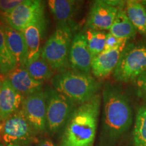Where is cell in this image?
Returning a JSON list of instances; mask_svg holds the SVG:
<instances>
[{
	"label": "cell",
	"mask_w": 146,
	"mask_h": 146,
	"mask_svg": "<svg viewBox=\"0 0 146 146\" xmlns=\"http://www.w3.org/2000/svg\"><path fill=\"white\" fill-rule=\"evenodd\" d=\"M102 104L100 146H119L133 124L130 100L120 85L108 81L102 89Z\"/></svg>",
	"instance_id": "6da1fadb"
},
{
	"label": "cell",
	"mask_w": 146,
	"mask_h": 146,
	"mask_svg": "<svg viewBox=\"0 0 146 146\" xmlns=\"http://www.w3.org/2000/svg\"><path fill=\"white\" fill-rule=\"evenodd\" d=\"M102 95L76 106L62 132L60 146H93L96 137Z\"/></svg>",
	"instance_id": "7a4b0ae2"
},
{
	"label": "cell",
	"mask_w": 146,
	"mask_h": 146,
	"mask_svg": "<svg viewBox=\"0 0 146 146\" xmlns=\"http://www.w3.org/2000/svg\"><path fill=\"white\" fill-rule=\"evenodd\" d=\"M50 85L78 106L98 94L102 82L91 74L68 69L55 74Z\"/></svg>",
	"instance_id": "3957f363"
},
{
	"label": "cell",
	"mask_w": 146,
	"mask_h": 146,
	"mask_svg": "<svg viewBox=\"0 0 146 146\" xmlns=\"http://www.w3.org/2000/svg\"><path fill=\"white\" fill-rule=\"evenodd\" d=\"M75 32L69 26L56 25L54 31L42 47L41 56L50 64L54 72L70 69L69 54Z\"/></svg>",
	"instance_id": "277c9868"
},
{
	"label": "cell",
	"mask_w": 146,
	"mask_h": 146,
	"mask_svg": "<svg viewBox=\"0 0 146 146\" xmlns=\"http://www.w3.org/2000/svg\"><path fill=\"white\" fill-rule=\"evenodd\" d=\"M146 71V42L127 43L113 72L118 83L135 82Z\"/></svg>",
	"instance_id": "5b68a950"
},
{
	"label": "cell",
	"mask_w": 146,
	"mask_h": 146,
	"mask_svg": "<svg viewBox=\"0 0 146 146\" xmlns=\"http://www.w3.org/2000/svg\"><path fill=\"white\" fill-rule=\"evenodd\" d=\"M43 90L47 106V130L52 136L62 132L77 106L51 85H47Z\"/></svg>",
	"instance_id": "8992f818"
},
{
	"label": "cell",
	"mask_w": 146,
	"mask_h": 146,
	"mask_svg": "<svg viewBox=\"0 0 146 146\" xmlns=\"http://www.w3.org/2000/svg\"><path fill=\"white\" fill-rule=\"evenodd\" d=\"M0 135L6 146H24L35 143L39 134L21 108L3 120Z\"/></svg>",
	"instance_id": "52a82bcc"
},
{
	"label": "cell",
	"mask_w": 146,
	"mask_h": 146,
	"mask_svg": "<svg viewBox=\"0 0 146 146\" xmlns=\"http://www.w3.org/2000/svg\"><path fill=\"white\" fill-rule=\"evenodd\" d=\"M45 16V3L40 0H24L7 14L0 13V23L23 32L31 24Z\"/></svg>",
	"instance_id": "ba28073f"
},
{
	"label": "cell",
	"mask_w": 146,
	"mask_h": 146,
	"mask_svg": "<svg viewBox=\"0 0 146 146\" xmlns=\"http://www.w3.org/2000/svg\"><path fill=\"white\" fill-rule=\"evenodd\" d=\"M21 109L38 134L47 133V106L43 89L25 97Z\"/></svg>",
	"instance_id": "9c48e42d"
},
{
	"label": "cell",
	"mask_w": 146,
	"mask_h": 146,
	"mask_svg": "<svg viewBox=\"0 0 146 146\" xmlns=\"http://www.w3.org/2000/svg\"><path fill=\"white\" fill-rule=\"evenodd\" d=\"M83 2L78 0H50L47 5L56 25H67L76 33L79 31V27L75 20L79 15Z\"/></svg>",
	"instance_id": "30bf717a"
},
{
	"label": "cell",
	"mask_w": 146,
	"mask_h": 146,
	"mask_svg": "<svg viewBox=\"0 0 146 146\" xmlns=\"http://www.w3.org/2000/svg\"><path fill=\"white\" fill-rule=\"evenodd\" d=\"M118 9L105 1H94L87 15L85 29L106 31H109L117 15Z\"/></svg>",
	"instance_id": "8fae6325"
},
{
	"label": "cell",
	"mask_w": 146,
	"mask_h": 146,
	"mask_svg": "<svg viewBox=\"0 0 146 146\" xmlns=\"http://www.w3.org/2000/svg\"><path fill=\"white\" fill-rule=\"evenodd\" d=\"M92 59L83 31L79 30L74 35L70 45L69 54L70 69L91 74Z\"/></svg>",
	"instance_id": "7c38bea8"
},
{
	"label": "cell",
	"mask_w": 146,
	"mask_h": 146,
	"mask_svg": "<svg viewBox=\"0 0 146 146\" xmlns=\"http://www.w3.org/2000/svg\"><path fill=\"white\" fill-rule=\"evenodd\" d=\"M127 44V43L113 50H104L93 58L91 62L92 75L100 80L108 77L114 72Z\"/></svg>",
	"instance_id": "4fadbf2b"
},
{
	"label": "cell",
	"mask_w": 146,
	"mask_h": 146,
	"mask_svg": "<svg viewBox=\"0 0 146 146\" xmlns=\"http://www.w3.org/2000/svg\"><path fill=\"white\" fill-rule=\"evenodd\" d=\"M46 19L45 16L33 23L23 31L28 47V57L27 64L37 59L41 56V41L46 31Z\"/></svg>",
	"instance_id": "5bb4252c"
},
{
	"label": "cell",
	"mask_w": 146,
	"mask_h": 146,
	"mask_svg": "<svg viewBox=\"0 0 146 146\" xmlns=\"http://www.w3.org/2000/svg\"><path fill=\"white\" fill-rule=\"evenodd\" d=\"M5 78L25 98L43 89L44 83L35 80L29 74L27 69L21 66H18Z\"/></svg>",
	"instance_id": "9a60e30c"
},
{
	"label": "cell",
	"mask_w": 146,
	"mask_h": 146,
	"mask_svg": "<svg viewBox=\"0 0 146 146\" xmlns=\"http://www.w3.org/2000/svg\"><path fill=\"white\" fill-rule=\"evenodd\" d=\"M25 98L12 87L7 78L2 79L0 92V117L3 120L21 108Z\"/></svg>",
	"instance_id": "2e32d148"
},
{
	"label": "cell",
	"mask_w": 146,
	"mask_h": 146,
	"mask_svg": "<svg viewBox=\"0 0 146 146\" xmlns=\"http://www.w3.org/2000/svg\"><path fill=\"white\" fill-rule=\"evenodd\" d=\"M5 39L11 53L15 58L18 66L25 67L28 57V47L26 39L22 32L3 25Z\"/></svg>",
	"instance_id": "e0dca14e"
},
{
	"label": "cell",
	"mask_w": 146,
	"mask_h": 146,
	"mask_svg": "<svg viewBox=\"0 0 146 146\" xmlns=\"http://www.w3.org/2000/svg\"><path fill=\"white\" fill-rule=\"evenodd\" d=\"M109 33L119 39L128 41L136 36L137 31L128 17L125 8L118 9L117 15L110 29Z\"/></svg>",
	"instance_id": "ac0fdd59"
},
{
	"label": "cell",
	"mask_w": 146,
	"mask_h": 146,
	"mask_svg": "<svg viewBox=\"0 0 146 146\" xmlns=\"http://www.w3.org/2000/svg\"><path fill=\"white\" fill-rule=\"evenodd\" d=\"M125 10L137 31L146 37V7L143 1H126Z\"/></svg>",
	"instance_id": "d6986e66"
},
{
	"label": "cell",
	"mask_w": 146,
	"mask_h": 146,
	"mask_svg": "<svg viewBox=\"0 0 146 146\" xmlns=\"http://www.w3.org/2000/svg\"><path fill=\"white\" fill-rule=\"evenodd\" d=\"M17 66L16 60L7 43L3 26L0 23V74L6 76Z\"/></svg>",
	"instance_id": "ffe728a7"
},
{
	"label": "cell",
	"mask_w": 146,
	"mask_h": 146,
	"mask_svg": "<svg viewBox=\"0 0 146 146\" xmlns=\"http://www.w3.org/2000/svg\"><path fill=\"white\" fill-rule=\"evenodd\" d=\"M25 68L27 69L32 78L37 81L43 82L50 81L53 78L54 71L41 56L37 59L27 63Z\"/></svg>",
	"instance_id": "44dd1931"
},
{
	"label": "cell",
	"mask_w": 146,
	"mask_h": 146,
	"mask_svg": "<svg viewBox=\"0 0 146 146\" xmlns=\"http://www.w3.org/2000/svg\"><path fill=\"white\" fill-rule=\"evenodd\" d=\"M134 146H146V104L138 109L133 131Z\"/></svg>",
	"instance_id": "7402d4cb"
},
{
	"label": "cell",
	"mask_w": 146,
	"mask_h": 146,
	"mask_svg": "<svg viewBox=\"0 0 146 146\" xmlns=\"http://www.w3.org/2000/svg\"><path fill=\"white\" fill-rule=\"evenodd\" d=\"M87 45L93 58L96 57L104 50L107 33L101 31L83 29Z\"/></svg>",
	"instance_id": "603a6c76"
},
{
	"label": "cell",
	"mask_w": 146,
	"mask_h": 146,
	"mask_svg": "<svg viewBox=\"0 0 146 146\" xmlns=\"http://www.w3.org/2000/svg\"><path fill=\"white\" fill-rule=\"evenodd\" d=\"M127 42L128 40L119 39L108 32L107 33L106 39L104 50H113L125 43H127Z\"/></svg>",
	"instance_id": "cb8c5ba5"
},
{
	"label": "cell",
	"mask_w": 146,
	"mask_h": 146,
	"mask_svg": "<svg viewBox=\"0 0 146 146\" xmlns=\"http://www.w3.org/2000/svg\"><path fill=\"white\" fill-rule=\"evenodd\" d=\"M24 0H0V13L7 14L12 12L23 2Z\"/></svg>",
	"instance_id": "d4e9b609"
},
{
	"label": "cell",
	"mask_w": 146,
	"mask_h": 146,
	"mask_svg": "<svg viewBox=\"0 0 146 146\" xmlns=\"http://www.w3.org/2000/svg\"><path fill=\"white\" fill-rule=\"evenodd\" d=\"M139 96L146 101V71L135 82Z\"/></svg>",
	"instance_id": "484cf974"
},
{
	"label": "cell",
	"mask_w": 146,
	"mask_h": 146,
	"mask_svg": "<svg viewBox=\"0 0 146 146\" xmlns=\"http://www.w3.org/2000/svg\"><path fill=\"white\" fill-rule=\"evenodd\" d=\"M36 146H56L52 139L48 137H40L35 142Z\"/></svg>",
	"instance_id": "4316f807"
},
{
	"label": "cell",
	"mask_w": 146,
	"mask_h": 146,
	"mask_svg": "<svg viewBox=\"0 0 146 146\" xmlns=\"http://www.w3.org/2000/svg\"><path fill=\"white\" fill-rule=\"evenodd\" d=\"M3 120L1 119V117H0V129H1V126H2V125H3Z\"/></svg>",
	"instance_id": "83f0119b"
},
{
	"label": "cell",
	"mask_w": 146,
	"mask_h": 146,
	"mask_svg": "<svg viewBox=\"0 0 146 146\" xmlns=\"http://www.w3.org/2000/svg\"><path fill=\"white\" fill-rule=\"evenodd\" d=\"M1 84H2V79L0 78V92H1Z\"/></svg>",
	"instance_id": "f1b7e54d"
},
{
	"label": "cell",
	"mask_w": 146,
	"mask_h": 146,
	"mask_svg": "<svg viewBox=\"0 0 146 146\" xmlns=\"http://www.w3.org/2000/svg\"><path fill=\"white\" fill-rule=\"evenodd\" d=\"M143 3H144V5H145V7H146V1H143Z\"/></svg>",
	"instance_id": "f546056e"
},
{
	"label": "cell",
	"mask_w": 146,
	"mask_h": 146,
	"mask_svg": "<svg viewBox=\"0 0 146 146\" xmlns=\"http://www.w3.org/2000/svg\"><path fill=\"white\" fill-rule=\"evenodd\" d=\"M0 146H4V145H3L2 143H0Z\"/></svg>",
	"instance_id": "4dcf8cb0"
},
{
	"label": "cell",
	"mask_w": 146,
	"mask_h": 146,
	"mask_svg": "<svg viewBox=\"0 0 146 146\" xmlns=\"http://www.w3.org/2000/svg\"><path fill=\"white\" fill-rule=\"evenodd\" d=\"M1 135H0V143H1Z\"/></svg>",
	"instance_id": "1f68e13d"
},
{
	"label": "cell",
	"mask_w": 146,
	"mask_h": 146,
	"mask_svg": "<svg viewBox=\"0 0 146 146\" xmlns=\"http://www.w3.org/2000/svg\"><path fill=\"white\" fill-rule=\"evenodd\" d=\"M24 146H31V145H24Z\"/></svg>",
	"instance_id": "d6a6232c"
},
{
	"label": "cell",
	"mask_w": 146,
	"mask_h": 146,
	"mask_svg": "<svg viewBox=\"0 0 146 146\" xmlns=\"http://www.w3.org/2000/svg\"></svg>",
	"instance_id": "836d02e7"
}]
</instances>
